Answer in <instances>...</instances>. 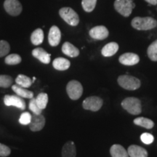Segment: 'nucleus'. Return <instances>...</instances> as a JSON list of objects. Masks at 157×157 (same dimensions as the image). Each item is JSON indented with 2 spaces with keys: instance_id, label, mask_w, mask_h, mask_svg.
<instances>
[{
  "instance_id": "f257e3e1",
  "label": "nucleus",
  "mask_w": 157,
  "mask_h": 157,
  "mask_svg": "<svg viewBox=\"0 0 157 157\" xmlns=\"http://www.w3.org/2000/svg\"><path fill=\"white\" fill-rule=\"evenodd\" d=\"M157 21L151 17H135L132 21V26L139 31H147L154 29Z\"/></svg>"
},
{
  "instance_id": "f03ea898",
  "label": "nucleus",
  "mask_w": 157,
  "mask_h": 157,
  "mask_svg": "<svg viewBox=\"0 0 157 157\" xmlns=\"http://www.w3.org/2000/svg\"><path fill=\"white\" fill-rule=\"evenodd\" d=\"M121 106L127 112L132 115H138L142 111L140 101L135 97H129L123 100L121 102Z\"/></svg>"
},
{
  "instance_id": "7ed1b4c3",
  "label": "nucleus",
  "mask_w": 157,
  "mask_h": 157,
  "mask_svg": "<svg viewBox=\"0 0 157 157\" xmlns=\"http://www.w3.org/2000/svg\"><path fill=\"white\" fill-rule=\"evenodd\" d=\"M117 82L120 87L127 90H136L141 85L140 81L138 78L129 75L119 76Z\"/></svg>"
},
{
  "instance_id": "20e7f679",
  "label": "nucleus",
  "mask_w": 157,
  "mask_h": 157,
  "mask_svg": "<svg viewBox=\"0 0 157 157\" xmlns=\"http://www.w3.org/2000/svg\"><path fill=\"white\" fill-rule=\"evenodd\" d=\"M114 7L119 14L124 17H128L135 7L133 0H116Z\"/></svg>"
},
{
  "instance_id": "39448f33",
  "label": "nucleus",
  "mask_w": 157,
  "mask_h": 157,
  "mask_svg": "<svg viewBox=\"0 0 157 157\" xmlns=\"http://www.w3.org/2000/svg\"><path fill=\"white\" fill-rule=\"evenodd\" d=\"M59 15L68 24L72 26H76L79 23L78 14L70 7H63L59 11Z\"/></svg>"
},
{
  "instance_id": "423d86ee",
  "label": "nucleus",
  "mask_w": 157,
  "mask_h": 157,
  "mask_svg": "<svg viewBox=\"0 0 157 157\" xmlns=\"http://www.w3.org/2000/svg\"><path fill=\"white\" fill-rule=\"evenodd\" d=\"M66 92L71 99L76 101L79 99L83 93V87L79 82L72 80L68 82L66 86Z\"/></svg>"
},
{
  "instance_id": "0eeeda50",
  "label": "nucleus",
  "mask_w": 157,
  "mask_h": 157,
  "mask_svg": "<svg viewBox=\"0 0 157 157\" xmlns=\"http://www.w3.org/2000/svg\"><path fill=\"white\" fill-rule=\"evenodd\" d=\"M103 104V99L97 96H91L84 99L82 103V107L85 110L92 111H98L101 109Z\"/></svg>"
},
{
  "instance_id": "6e6552de",
  "label": "nucleus",
  "mask_w": 157,
  "mask_h": 157,
  "mask_svg": "<svg viewBox=\"0 0 157 157\" xmlns=\"http://www.w3.org/2000/svg\"><path fill=\"white\" fill-rule=\"evenodd\" d=\"M5 10L13 16H17L22 12V5L18 0H5L4 3Z\"/></svg>"
},
{
  "instance_id": "1a4fd4ad",
  "label": "nucleus",
  "mask_w": 157,
  "mask_h": 157,
  "mask_svg": "<svg viewBox=\"0 0 157 157\" xmlns=\"http://www.w3.org/2000/svg\"><path fill=\"white\" fill-rule=\"evenodd\" d=\"M4 103L7 106H15L21 110H25L26 106V104L23 98L18 95H5L4 97Z\"/></svg>"
},
{
  "instance_id": "9d476101",
  "label": "nucleus",
  "mask_w": 157,
  "mask_h": 157,
  "mask_svg": "<svg viewBox=\"0 0 157 157\" xmlns=\"http://www.w3.org/2000/svg\"><path fill=\"white\" fill-rule=\"evenodd\" d=\"M46 120L45 118L42 114H33L31 117V122L29 124V127L32 132H38L44 128Z\"/></svg>"
},
{
  "instance_id": "9b49d317",
  "label": "nucleus",
  "mask_w": 157,
  "mask_h": 157,
  "mask_svg": "<svg viewBox=\"0 0 157 157\" xmlns=\"http://www.w3.org/2000/svg\"><path fill=\"white\" fill-rule=\"evenodd\" d=\"M89 34L94 39L103 40L109 36V32L106 27L103 26V25H98L90 31Z\"/></svg>"
},
{
  "instance_id": "f8f14e48",
  "label": "nucleus",
  "mask_w": 157,
  "mask_h": 157,
  "mask_svg": "<svg viewBox=\"0 0 157 157\" xmlns=\"http://www.w3.org/2000/svg\"><path fill=\"white\" fill-rule=\"evenodd\" d=\"M61 39V33L60 29L56 25H53L50 29L48 34L49 44L52 47H56L59 44Z\"/></svg>"
},
{
  "instance_id": "ddd939ff",
  "label": "nucleus",
  "mask_w": 157,
  "mask_h": 157,
  "mask_svg": "<svg viewBox=\"0 0 157 157\" xmlns=\"http://www.w3.org/2000/svg\"><path fill=\"white\" fill-rule=\"evenodd\" d=\"M119 62L124 66H134L140 61V58L137 54L132 52H127L119 57Z\"/></svg>"
},
{
  "instance_id": "4468645a",
  "label": "nucleus",
  "mask_w": 157,
  "mask_h": 157,
  "mask_svg": "<svg viewBox=\"0 0 157 157\" xmlns=\"http://www.w3.org/2000/svg\"><path fill=\"white\" fill-rule=\"evenodd\" d=\"M32 55L34 58L38 59L44 64H48L50 62V54L47 52L43 48H37L32 51Z\"/></svg>"
},
{
  "instance_id": "2eb2a0df",
  "label": "nucleus",
  "mask_w": 157,
  "mask_h": 157,
  "mask_svg": "<svg viewBox=\"0 0 157 157\" xmlns=\"http://www.w3.org/2000/svg\"><path fill=\"white\" fill-rule=\"evenodd\" d=\"M127 153L130 157H148V152L146 149L136 145L129 146Z\"/></svg>"
},
{
  "instance_id": "dca6fc26",
  "label": "nucleus",
  "mask_w": 157,
  "mask_h": 157,
  "mask_svg": "<svg viewBox=\"0 0 157 157\" xmlns=\"http://www.w3.org/2000/svg\"><path fill=\"white\" fill-rule=\"evenodd\" d=\"M76 149L73 141H68L62 148V157H76Z\"/></svg>"
},
{
  "instance_id": "f3484780",
  "label": "nucleus",
  "mask_w": 157,
  "mask_h": 157,
  "mask_svg": "<svg viewBox=\"0 0 157 157\" xmlns=\"http://www.w3.org/2000/svg\"><path fill=\"white\" fill-rule=\"evenodd\" d=\"M12 89L13 91L16 93L17 95L23 98H28V99H31L34 98V93L30 90H27V88H24L17 84H13L12 85Z\"/></svg>"
},
{
  "instance_id": "a211bd4d",
  "label": "nucleus",
  "mask_w": 157,
  "mask_h": 157,
  "mask_svg": "<svg viewBox=\"0 0 157 157\" xmlns=\"http://www.w3.org/2000/svg\"><path fill=\"white\" fill-rule=\"evenodd\" d=\"M62 52L71 58H76L79 55V50L70 42H65L62 47Z\"/></svg>"
},
{
  "instance_id": "6ab92c4d",
  "label": "nucleus",
  "mask_w": 157,
  "mask_h": 157,
  "mask_svg": "<svg viewBox=\"0 0 157 157\" xmlns=\"http://www.w3.org/2000/svg\"><path fill=\"white\" fill-rule=\"evenodd\" d=\"M119 50V45L116 42H110L105 44L101 50V53L105 57L113 56Z\"/></svg>"
},
{
  "instance_id": "aec40b11",
  "label": "nucleus",
  "mask_w": 157,
  "mask_h": 157,
  "mask_svg": "<svg viewBox=\"0 0 157 157\" xmlns=\"http://www.w3.org/2000/svg\"><path fill=\"white\" fill-rule=\"evenodd\" d=\"M53 67L58 71H66L69 68L71 63L68 60L63 58H56L52 62Z\"/></svg>"
},
{
  "instance_id": "412c9836",
  "label": "nucleus",
  "mask_w": 157,
  "mask_h": 157,
  "mask_svg": "<svg viewBox=\"0 0 157 157\" xmlns=\"http://www.w3.org/2000/svg\"><path fill=\"white\" fill-rule=\"evenodd\" d=\"M110 153L112 157H129L128 153L121 145L114 144L110 148Z\"/></svg>"
},
{
  "instance_id": "4be33fe9",
  "label": "nucleus",
  "mask_w": 157,
  "mask_h": 157,
  "mask_svg": "<svg viewBox=\"0 0 157 157\" xmlns=\"http://www.w3.org/2000/svg\"><path fill=\"white\" fill-rule=\"evenodd\" d=\"M133 122L137 126H140L148 129H152L154 126V122L151 119H149L148 118L145 117L136 118V119H134Z\"/></svg>"
},
{
  "instance_id": "5701e85b",
  "label": "nucleus",
  "mask_w": 157,
  "mask_h": 157,
  "mask_svg": "<svg viewBox=\"0 0 157 157\" xmlns=\"http://www.w3.org/2000/svg\"><path fill=\"white\" fill-rule=\"evenodd\" d=\"M43 40H44V32H43L42 29H36L31 36V41L32 44L34 45H39L43 42Z\"/></svg>"
},
{
  "instance_id": "b1692460",
  "label": "nucleus",
  "mask_w": 157,
  "mask_h": 157,
  "mask_svg": "<svg viewBox=\"0 0 157 157\" xmlns=\"http://www.w3.org/2000/svg\"><path fill=\"white\" fill-rule=\"evenodd\" d=\"M15 82H16V84L21 86V87H23L24 88H29L31 86L33 81L29 76L23 75V74H19L17 76V77L15 78Z\"/></svg>"
},
{
  "instance_id": "393cba45",
  "label": "nucleus",
  "mask_w": 157,
  "mask_h": 157,
  "mask_svg": "<svg viewBox=\"0 0 157 157\" xmlns=\"http://www.w3.org/2000/svg\"><path fill=\"white\" fill-rule=\"evenodd\" d=\"M36 102L38 106L43 110L46 109L48 103V95L47 93H39L36 98Z\"/></svg>"
},
{
  "instance_id": "a878e982",
  "label": "nucleus",
  "mask_w": 157,
  "mask_h": 157,
  "mask_svg": "<svg viewBox=\"0 0 157 157\" xmlns=\"http://www.w3.org/2000/svg\"><path fill=\"white\" fill-rule=\"evenodd\" d=\"M148 58L153 61H157V40L149 45L147 50Z\"/></svg>"
},
{
  "instance_id": "bb28decb",
  "label": "nucleus",
  "mask_w": 157,
  "mask_h": 157,
  "mask_svg": "<svg viewBox=\"0 0 157 157\" xmlns=\"http://www.w3.org/2000/svg\"><path fill=\"white\" fill-rule=\"evenodd\" d=\"M22 59L21 57L17 54H10L5 58V62L6 64L10 65V66H13V65L19 64L21 62Z\"/></svg>"
},
{
  "instance_id": "cd10ccee",
  "label": "nucleus",
  "mask_w": 157,
  "mask_h": 157,
  "mask_svg": "<svg viewBox=\"0 0 157 157\" xmlns=\"http://www.w3.org/2000/svg\"><path fill=\"white\" fill-rule=\"evenodd\" d=\"M13 77L9 75H0V87L8 88L13 85Z\"/></svg>"
},
{
  "instance_id": "c85d7f7f",
  "label": "nucleus",
  "mask_w": 157,
  "mask_h": 157,
  "mask_svg": "<svg viewBox=\"0 0 157 157\" xmlns=\"http://www.w3.org/2000/svg\"><path fill=\"white\" fill-rule=\"evenodd\" d=\"M97 0H82V5L84 10L87 13H90L95 9Z\"/></svg>"
},
{
  "instance_id": "c756f323",
  "label": "nucleus",
  "mask_w": 157,
  "mask_h": 157,
  "mask_svg": "<svg viewBox=\"0 0 157 157\" xmlns=\"http://www.w3.org/2000/svg\"><path fill=\"white\" fill-rule=\"evenodd\" d=\"M10 50V46L9 43L5 40L0 41V58L8 54Z\"/></svg>"
},
{
  "instance_id": "7c9ffc66",
  "label": "nucleus",
  "mask_w": 157,
  "mask_h": 157,
  "mask_svg": "<svg viewBox=\"0 0 157 157\" xmlns=\"http://www.w3.org/2000/svg\"><path fill=\"white\" fill-rule=\"evenodd\" d=\"M29 109L31 110V111H32L33 113H34V114H42V110L38 106V105H37L36 102V98H31L30 102H29Z\"/></svg>"
},
{
  "instance_id": "2f4dec72",
  "label": "nucleus",
  "mask_w": 157,
  "mask_h": 157,
  "mask_svg": "<svg viewBox=\"0 0 157 157\" xmlns=\"http://www.w3.org/2000/svg\"><path fill=\"white\" fill-rule=\"evenodd\" d=\"M32 115L29 112H24L21 115L19 118V123L23 125H28L30 124Z\"/></svg>"
},
{
  "instance_id": "473e14b6",
  "label": "nucleus",
  "mask_w": 157,
  "mask_h": 157,
  "mask_svg": "<svg viewBox=\"0 0 157 157\" xmlns=\"http://www.w3.org/2000/svg\"><path fill=\"white\" fill-rule=\"evenodd\" d=\"M140 140L143 143H145V144L149 145V144H151V143L154 142V137L151 134H150V133L145 132L141 135Z\"/></svg>"
},
{
  "instance_id": "72a5a7b5",
  "label": "nucleus",
  "mask_w": 157,
  "mask_h": 157,
  "mask_svg": "<svg viewBox=\"0 0 157 157\" xmlns=\"http://www.w3.org/2000/svg\"><path fill=\"white\" fill-rule=\"evenodd\" d=\"M11 151L8 146L0 143V156L1 157H7L10 154Z\"/></svg>"
},
{
  "instance_id": "f704fd0d",
  "label": "nucleus",
  "mask_w": 157,
  "mask_h": 157,
  "mask_svg": "<svg viewBox=\"0 0 157 157\" xmlns=\"http://www.w3.org/2000/svg\"><path fill=\"white\" fill-rule=\"evenodd\" d=\"M145 1L151 4V5H157V0H145Z\"/></svg>"
}]
</instances>
